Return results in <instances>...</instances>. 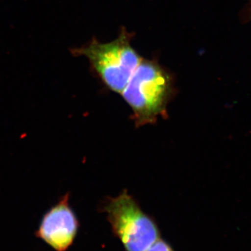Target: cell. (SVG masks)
Segmentation results:
<instances>
[{
  "mask_svg": "<svg viewBox=\"0 0 251 251\" xmlns=\"http://www.w3.org/2000/svg\"><path fill=\"white\" fill-rule=\"evenodd\" d=\"M175 90L171 73L156 61L143 59L121 94L133 110L135 125L142 126L166 116Z\"/></svg>",
  "mask_w": 251,
  "mask_h": 251,
  "instance_id": "cell-1",
  "label": "cell"
},
{
  "mask_svg": "<svg viewBox=\"0 0 251 251\" xmlns=\"http://www.w3.org/2000/svg\"><path fill=\"white\" fill-rule=\"evenodd\" d=\"M133 34L125 27L115 41L102 44L93 39L88 44L72 50L74 56H84L109 90L121 94L141 62L139 54L130 44Z\"/></svg>",
  "mask_w": 251,
  "mask_h": 251,
  "instance_id": "cell-2",
  "label": "cell"
},
{
  "mask_svg": "<svg viewBox=\"0 0 251 251\" xmlns=\"http://www.w3.org/2000/svg\"><path fill=\"white\" fill-rule=\"evenodd\" d=\"M104 211L126 251H145L160 239L156 223L126 191L109 200Z\"/></svg>",
  "mask_w": 251,
  "mask_h": 251,
  "instance_id": "cell-3",
  "label": "cell"
},
{
  "mask_svg": "<svg viewBox=\"0 0 251 251\" xmlns=\"http://www.w3.org/2000/svg\"><path fill=\"white\" fill-rule=\"evenodd\" d=\"M69 193L59 198L43 216L35 235L54 251H68L77 232L78 219L71 206Z\"/></svg>",
  "mask_w": 251,
  "mask_h": 251,
  "instance_id": "cell-4",
  "label": "cell"
},
{
  "mask_svg": "<svg viewBox=\"0 0 251 251\" xmlns=\"http://www.w3.org/2000/svg\"><path fill=\"white\" fill-rule=\"evenodd\" d=\"M145 251H174L171 246L163 239H159Z\"/></svg>",
  "mask_w": 251,
  "mask_h": 251,
  "instance_id": "cell-5",
  "label": "cell"
},
{
  "mask_svg": "<svg viewBox=\"0 0 251 251\" xmlns=\"http://www.w3.org/2000/svg\"><path fill=\"white\" fill-rule=\"evenodd\" d=\"M242 18L245 22L251 21V0H249L247 6L243 10Z\"/></svg>",
  "mask_w": 251,
  "mask_h": 251,
  "instance_id": "cell-6",
  "label": "cell"
}]
</instances>
